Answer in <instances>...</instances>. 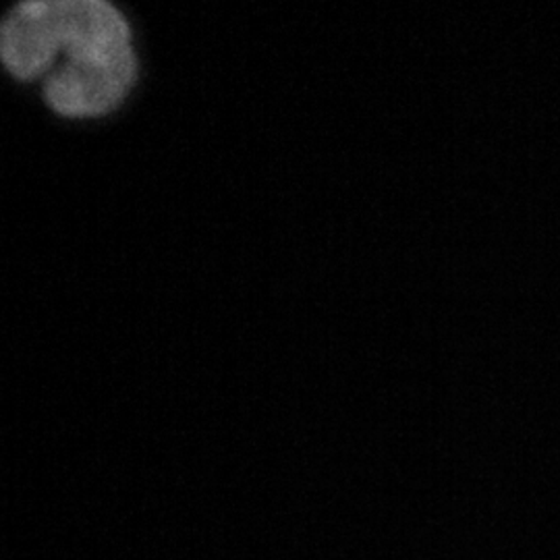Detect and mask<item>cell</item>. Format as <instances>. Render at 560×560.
<instances>
[{
	"instance_id": "obj_1",
	"label": "cell",
	"mask_w": 560,
	"mask_h": 560,
	"mask_svg": "<svg viewBox=\"0 0 560 560\" xmlns=\"http://www.w3.org/2000/svg\"><path fill=\"white\" fill-rule=\"evenodd\" d=\"M138 55L110 59L65 60L42 81V96L52 113L67 119L110 115L138 83Z\"/></svg>"
}]
</instances>
